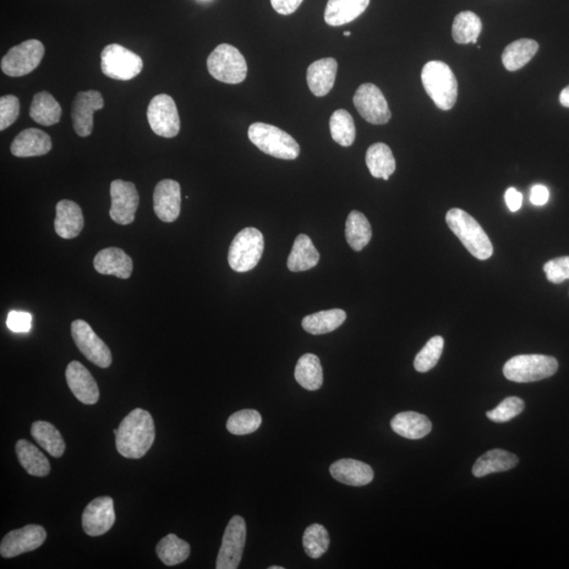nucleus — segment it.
<instances>
[{
	"mask_svg": "<svg viewBox=\"0 0 569 569\" xmlns=\"http://www.w3.org/2000/svg\"><path fill=\"white\" fill-rule=\"evenodd\" d=\"M83 528L90 537H100L110 530L115 523L114 502L110 497L93 500L83 513Z\"/></svg>",
	"mask_w": 569,
	"mask_h": 569,
	"instance_id": "nucleus-17",
	"label": "nucleus"
},
{
	"mask_svg": "<svg viewBox=\"0 0 569 569\" xmlns=\"http://www.w3.org/2000/svg\"><path fill=\"white\" fill-rule=\"evenodd\" d=\"M265 240L259 230L248 227L240 231L230 245L228 262L237 272L253 270L264 253Z\"/></svg>",
	"mask_w": 569,
	"mask_h": 569,
	"instance_id": "nucleus-7",
	"label": "nucleus"
},
{
	"mask_svg": "<svg viewBox=\"0 0 569 569\" xmlns=\"http://www.w3.org/2000/svg\"><path fill=\"white\" fill-rule=\"evenodd\" d=\"M32 315L24 311H11L8 315L7 326L11 331L25 333L31 330Z\"/></svg>",
	"mask_w": 569,
	"mask_h": 569,
	"instance_id": "nucleus-46",
	"label": "nucleus"
},
{
	"mask_svg": "<svg viewBox=\"0 0 569 569\" xmlns=\"http://www.w3.org/2000/svg\"><path fill=\"white\" fill-rule=\"evenodd\" d=\"M525 403L522 398L510 397L502 401L495 409L487 413V418L497 423H505L516 418L524 410Z\"/></svg>",
	"mask_w": 569,
	"mask_h": 569,
	"instance_id": "nucleus-43",
	"label": "nucleus"
},
{
	"mask_svg": "<svg viewBox=\"0 0 569 569\" xmlns=\"http://www.w3.org/2000/svg\"><path fill=\"white\" fill-rule=\"evenodd\" d=\"M45 46L37 40L21 42L10 49L2 59V70L11 78H21L30 74L41 64L45 56Z\"/></svg>",
	"mask_w": 569,
	"mask_h": 569,
	"instance_id": "nucleus-9",
	"label": "nucleus"
},
{
	"mask_svg": "<svg viewBox=\"0 0 569 569\" xmlns=\"http://www.w3.org/2000/svg\"><path fill=\"white\" fill-rule=\"evenodd\" d=\"M51 149L50 136L36 128L21 131L11 145V152L16 157L42 156Z\"/></svg>",
	"mask_w": 569,
	"mask_h": 569,
	"instance_id": "nucleus-20",
	"label": "nucleus"
},
{
	"mask_svg": "<svg viewBox=\"0 0 569 569\" xmlns=\"http://www.w3.org/2000/svg\"><path fill=\"white\" fill-rule=\"evenodd\" d=\"M446 223L456 237L461 240L468 253L480 261L490 259L494 247L482 226L467 212L453 208L447 212Z\"/></svg>",
	"mask_w": 569,
	"mask_h": 569,
	"instance_id": "nucleus-2",
	"label": "nucleus"
},
{
	"mask_svg": "<svg viewBox=\"0 0 569 569\" xmlns=\"http://www.w3.org/2000/svg\"><path fill=\"white\" fill-rule=\"evenodd\" d=\"M95 268L103 276H113L127 280L133 275V262L131 257L119 248H106L97 254Z\"/></svg>",
	"mask_w": 569,
	"mask_h": 569,
	"instance_id": "nucleus-21",
	"label": "nucleus"
},
{
	"mask_svg": "<svg viewBox=\"0 0 569 569\" xmlns=\"http://www.w3.org/2000/svg\"><path fill=\"white\" fill-rule=\"evenodd\" d=\"M370 0H328L324 19L327 25L340 27L352 23L368 8Z\"/></svg>",
	"mask_w": 569,
	"mask_h": 569,
	"instance_id": "nucleus-25",
	"label": "nucleus"
},
{
	"mask_svg": "<svg viewBox=\"0 0 569 569\" xmlns=\"http://www.w3.org/2000/svg\"><path fill=\"white\" fill-rule=\"evenodd\" d=\"M320 262V254L313 240L306 234H300L294 240L292 253L288 257V269L300 272L313 269Z\"/></svg>",
	"mask_w": 569,
	"mask_h": 569,
	"instance_id": "nucleus-27",
	"label": "nucleus"
},
{
	"mask_svg": "<svg viewBox=\"0 0 569 569\" xmlns=\"http://www.w3.org/2000/svg\"><path fill=\"white\" fill-rule=\"evenodd\" d=\"M443 348H444V338L436 336L427 344L417 354L414 360V368L419 372H427L435 368L439 362Z\"/></svg>",
	"mask_w": 569,
	"mask_h": 569,
	"instance_id": "nucleus-42",
	"label": "nucleus"
},
{
	"mask_svg": "<svg viewBox=\"0 0 569 569\" xmlns=\"http://www.w3.org/2000/svg\"><path fill=\"white\" fill-rule=\"evenodd\" d=\"M208 71L221 83L237 85L247 78L248 65L237 48L222 43L207 59Z\"/></svg>",
	"mask_w": 569,
	"mask_h": 569,
	"instance_id": "nucleus-5",
	"label": "nucleus"
},
{
	"mask_svg": "<svg viewBox=\"0 0 569 569\" xmlns=\"http://www.w3.org/2000/svg\"><path fill=\"white\" fill-rule=\"evenodd\" d=\"M366 165H368L372 177L376 178L390 179L391 175L396 171V160L390 147L383 142H376L368 148L366 153Z\"/></svg>",
	"mask_w": 569,
	"mask_h": 569,
	"instance_id": "nucleus-29",
	"label": "nucleus"
},
{
	"mask_svg": "<svg viewBox=\"0 0 569 569\" xmlns=\"http://www.w3.org/2000/svg\"><path fill=\"white\" fill-rule=\"evenodd\" d=\"M102 73L112 80H131L136 78L144 67L142 59L127 48L112 43L101 54Z\"/></svg>",
	"mask_w": 569,
	"mask_h": 569,
	"instance_id": "nucleus-8",
	"label": "nucleus"
},
{
	"mask_svg": "<svg viewBox=\"0 0 569 569\" xmlns=\"http://www.w3.org/2000/svg\"><path fill=\"white\" fill-rule=\"evenodd\" d=\"M272 8L281 15H290L295 12L304 0H270Z\"/></svg>",
	"mask_w": 569,
	"mask_h": 569,
	"instance_id": "nucleus-47",
	"label": "nucleus"
},
{
	"mask_svg": "<svg viewBox=\"0 0 569 569\" xmlns=\"http://www.w3.org/2000/svg\"><path fill=\"white\" fill-rule=\"evenodd\" d=\"M353 103L360 117L372 125H385L391 118V112L384 95L374 84L359 87Z\"/></svg>",
	"mask_w": 569,
	"mask_h": 569,
	"instance_id": "nucleus-13",
	"label": "nucleus"
},
{
	"mask_svg": "<svg viewBox=\"0 0 569 569\" xmlns=\"http://www.w3.org/2000/svg\"><path fill=\"white\" fill-rule=\"evenodd\" d=\"M345 237L354 251L363 250L372 238L370 223L362 212L352 211L347 217Z\"/></svg>",
	"mask_w": 569,
	"mask_h": 569,
	"instance_id": "nucleus-36",
	"label": "nucleus"
},
{
	"mask_svg": "<svg viewBox=\"0 0 569 569\" xmlns=\"http://www.w3.org/2000/svg\"><path fill=\"white\" fill-rule=\"evenodd\" d=\"M84 225L83 211L75 201L63 200L57 202L54 226L60 238L64 239L78 238L83 231Z\"/></svg>",
	"mask_w": 569,
	"mask_h": 569,
	"instance_id": "nucleus-22",
	"label": "nucleus"
},
{
	"mask_svg": "<svg viewBox=\"0 0 569 569\" xmlns=\"http://www.w3.org/2000/svg\"><path fill=\"white\" fill-rule=\"evenodd\" d=\"M65 379H67L70 391L80 402L93 405L100 399V390H98L95 377L78 360H73L68 365L67 370H65Z\"/></svg>",
	"mask_w": 569,
	"mask_h": 569,
	"instance_id": "nucleus-19",
	"label": "nucleus"
},
{
	"mask_svg": "<svg viewBox=\"0 0 569 569\" xmlns=\"http://www.w3.org/2000/svg\"><path fill=\"white\" fill-rule=\"evenodd\" d=\"M245 520L240 516H234L230 520L225 534H224L222 546L218 551L216 569H237L242 561L246 543Z\"/></svg>",
	"mask_w": 569,
	"mask_h": 569,
	"instance_id": "nucleus-12",
	"label": "nucleus"
},
{
	"mask_svg": "<svg viewBox=\"0 0 569 569\" xmlns=\"http://www.w3.org/2000/svg\"><path fill=\"white\" fill-rule=\"evenodd\" d=\"M71 333L80 352L87 360L101 368H108L112 363L110 349L91 326L83 320H76L71 325Z\"/></svg>",
	"mask_w": 569,
	"mask_h": 569,
	"instance_id": "nucleus-11",
	"label": "nucleus"
},
{
	"mask_svg": "<svg viewBox=\"0 0 569 569\" xmlns=\"http://www.w3.org/2000/svg\"><path fill=\"white\" fill-rule=\"evenodd\" d=\"M543 270L547 280L552 284H561L569 280V256L558 257L547 262Z\"/></svg>",
	"mask_w": 569,
	"mask_h": 569,
	"instance_id": "nucleus-45",
	"label": "nucleus"
},
{
	"mask_svg": "<svg viewBox=\"0 0 569 569\" xmlns=\"http://www.w3.org/2000/svg\"><path fill=\"white\" fill-rule=\"evenodd\" d=\"M391 429L409 440H420L430 434L432 425L424 414L414 412L398 413L391 421Z\"/></svg>",
	"mask_w": 569,
	"mask_h": 569,
	"instance_id": "nucleus-26",
	"label": "nucleus"
},
{
	"mask_svg": "<svg viewBox=\"0 0 569 569\" xmlns=\"http://www.w3.org/2000/svg\"><path fill=\"white\" fill-rule=\"evenodd\" d=\"M295 380L305 390L319 391L322 385V368L321 360L313 353H306L298 360L294 371Z\"/></svg>",
	"mask_w": 569,
	"mask_h": 569,
	"instance_id": "nucleus-33",
	"label": "nucleus"
},
{
	"mask_svg": "<svg viewBox=\"0 0 569 569\" xmlns=\"http://www.w3.org/2000/svg\"><path fill=\"white\" fill-rule=\"evenodd\" d=\"M261 424L262 417L259 412L254 409H244L233 413L228 419L227 429L230 434L245 436L259 429Z\"/></svg>",
	"mask_w": 569,
	"mask_h": 569,
	"instance_id": "nucleus-41",
	"label": "nucleus"
},
{
	"mask_svg": "<svg viewBox=\"0 0 569 569\" xmlns=\"http://www.w3.org/2000/svg\"><path fill=\"white\" fill-rule=\"evenodd\" d=\"M269 569H284L283 566H270Z\"/></svg>",
	"mask_w": 569,
	"mask_h": 569,
	"instance_id": "nucleus-51",
	"label": "nucleus"
},
{
	"mask_svg": "<svg viewBox=\"0 0 569 569\" xmlns=\"http://www.w3.org/2000/svg\"><path fill=\"white\" fill-rule=\"evenodd\" d=\"M427 95L441 110H451L458 98V81L450 65L443 62L427 63L421 74Z\"/></svg>",
	"mask_w": 569,
	"mask_h": 569,
	"instance_id": "nucleus-3",
	"label": "nucleus"
},
{
	"mask_svg": "<svg viewBox=\"0 0 569 569\" xmlns=\"http://www.w3.org/2000/svg\"><path fill=\"white\" fill-rule=\"evenodd\" d=\"M529 200L535 206H544L550 200V190L543 185H535L530 191Z\"/></svg>",
	"mask_w": 569,
	"mask_h": 569,
	"instance_id": "nucleus-48",
	"label": "nucleus"
},
{
	"mask_svg": "<svg viewBox=\"0 0 569 569\" xmlns=\"http://www.w3.org/2000/svg\"><path fill=\"white\" fill-rule=\"evenodd\" d=\"M190 551L189 543L174 534L167 535L156 546L158 558L167 566L178 565L187 560Z\"/></svg>",
	"mask_w": 569,
	"mask_h": 569,
	"instance_id": "nucleus-38",
	"label": "nucleus"
},
{
	"mask_svg": "<svg viewBox=\"0 0 569 569\" xmlns=\"http://www.w3.org/2000/svg\"><path fill=\"white\" fill-rule=\"evenodd\" d=\"M153 202H155L156 215L162 222L177 221L182 206L179 184L173 179L161 180L155 189Z\"/></svg>",
	"mask_w": 569,
	"mask_h": 569,
	"instance_id": "nucleus-18",
	"label": "nucleus"
},
{
	"mask_svg": "<svg viewBox=\"0 0 569 569\" xmlns=\"http://www.w3.org/2000/svg\"><path fill=\"white\" fill-rule=\"evenodd\" d=\"M330 133L333 140L343 147H350L355 140V125L352 114L340 109L333 112L330 120Z\"/></svg>",
	"mask_w": 569,
	"mask_h": 569,
	"instance_id": "nucleus-39",
	"label": "nucleus"
},
{
	"mask_svg": "<svg viewBox=\"0 0 569 569\" xmlns=\"http://www.w3.org/2000/svg\"><path fill=\"white\" fill-rule=\"evenodd\" d=\"M558 368V360L549 355L522 354L508 360L503 374L512 382L532 383L554 376Z\"/></svg>",
	"mask_w": 569,
	"mask_h": 569,
	"instance_id": "nucleus-6",
	"label": "nucleus"
},
{
	"mask_svg": "<svg viewBox=\"0 0 569 569\" xmlns=\"http://www.w3.org/2000/svg\"><path fill=\"white\" fill-rule=\"evenodd\" d=\"M346 313L342 309L320 311L304 317L302 326L310 335H326L338 330L346 321Z\"/></svg>",
	"mask_w": 569,
	"mask_h": 569,
	"instance_id": "nucleus-34",
	"label": "nucleus"
},
{
	"mask_svg": "<svg viewBox=\"0 0 569 569\" xmlns=\"http://www.w3.org/2000/svg\"><path fill=\"white\" fill-rule=\"evenodd\" d=\"M337 72L335 58H322L311 64L307 70V84L311 93L316 97L326 96L335 86Z\"/></svg>",
	"mask_w": 569,
	"mask_h": 569,
	"instance_id": "nucleus-24",
	"label": "nucleus"
},
{
	"mask_svg": "<svg viewBox=\"0 0 569 569\" xmlns=\"http://www.w3.org/2000/svg\"><path fill=\"white\" fill-rule=\"evenodd\" d=\"M105 106L101 92L95 90L81 91L76 95L72 103L73 128L80 138L91 135L95 125V112Z\"/></svg>",
	"mask_w": 569,
	"mask_h": 569,
	"instance_id": "nucleus-15",
	"label": "nucleus"
},
{
	"mask_svg": "<svg viewBox=\"0 0 569 569\" xmlns=\"http://www.w3.org/2000/svg\"><path fill=\"white\" fill-rule=\"evenodd\" d=\"M481 32H482V20L472 11L459 13L453 20L452 37L461 45L477 43Z\"/></svg>",
	"mask_w": 569,
	"mask_h": 569,
	"instance_id": "nucleus-37",
	"label": "nucleus"
},
{
	"mask_svg": "<svg viewBox=\"0 0 569 569\" xmlns=\"http://www.w3.org/2000/svg\"><path fill=\"white\" fill-rule=\"evenodd\" d=\"M147 118L153 133L162 138L173 139L179 133V115L171 96L160 95L153 97L148 106Z\"/></svg>",
	"mask_w": 569,
	"mask_h": 569,
	"instance_id": "nucleus-10",
	"label": "nucleus"
},
{
	"mask_svg": "<svg viewBox=\"0 0 569 569\" xmlns=\"http://www.w3.org/2000/svg\"><path fill=\"white\" fill-rule=\"evenodd\" d=\"M114 435L120 455L127 459H140L155 443V421L146 410L136 408L122 421Z\"/></svg>",
	"mask_w": 569,
	"mask_h": 569,
	"instance_id": "nucleus-1",
	"label": "nucleus"
},
{
	"mask_svg": "<svg viewBox=\"0 0 569 569\" xmlns=\"http://www.w3.org/2000/svg\"><path fill=\"white\" fill-rule=\"evenodd\" d=\"M249 140L266 155L293 161L300 156V148L292 135L269 124L254 123L248 130Z\"/></svg>",
	"mask_w": 569,
	"mask_h": 569,
	"instance_id": "nucleus-4",
	"label": "nucleus"
},
{
	"mask_svg": "<svg viewBox=\"0 0 569 569\" xmlns=\"http://www.w3.org/2000/svg\"><path fill=\"white\" fill-rule=\"evenodd\" d=\"M46 539L45 528L40 525H27L23 528L12 530L4 535L2 544H0V554L10 559V558L37 550Z\"/></svg>",
	"mask_w": 569,
	"mask_h": 569,
	"instance_id": "nucleus-16",
	"label": "nucleus"
},
{
	"mask_svg": "<svg viewBox=\"0 0 569 569\" xmlns=\"http://www.w3.org/2000/svg\"><path fill=\"white\" fill-rule=\"evenodd\" d=\"M330 544V534L321 524H313L306 528L303 535V546L311 559H320L324 556Z\"/></svg>",
	"mask_w": 569,
	"mask_h": 569,
	"instance_id": "nucleus-40",
	"label": "nucleus"
},
{
	"mask_svg": "<svg viewBox=\"0 0 569 569\" xmlns=\"http://www.w3.org/2000/svg\"><path fill=\"white\" fill-rule=\"evenodd\" d=\"M560 102L563 107L569 108V86L562 90Z\"/></svg>",
	"mask_w": 569,
	"mask_h": 569,
	"instance_id": "nucleus-50",
	"label": "nucleus"
},
{
	"mask_svg": "<svg viewBox=\"0 0 569 569\" xmlns=\"http://www.w3.org/2000/svg\"><path fill=\"white\" fill-rule=\"evenodd\" d=\"M19 461L31 475L46 477L50 474L51 467L49 459L35 445L27 440H19L15 446Z\"/></svg>",
	"mask_w": 569,
	"mask_h": 569,
	"instance_id": "nucleus-30",
	"label": "nucleus"
},
{
	"mask_svg": "<svg viewBox=\"0 0 569 569\" xmlns=\"http://www.w3.org/2000/svg\"><path fill=\"white\" fill-rule=\"evenodd\" d=\"M539 50V43L522 38L511 43L503 52L502 62L506 70L514 72L527 65Z\"/></svg>",
	"mask_w": 569,
	"mask_h": 569,
	"instance_id": "nucleus-32",
	"label": "nucleus"
},
{
	"mask_svg": "<svg viewBox=\"0 0 569 569\" xmlns=\"http://www.w3.org/2000/svg\"><path fill=\"white\" fill-rule=\"evenodd\" d=\"M519 459L512 452L503 450H492L484 453L474 465V477H485L487 474L507 472L517 467Z\"/></svg>",
	"mask_w": 569,
	"mask_h": 569,
	"instance_id": "nucleus-28",
	"label": "nucleus"
},
{
	"mask_svg": "<svg viewBox=\"0 0 569 569\" xmlns=\"http://www.w3.org/2000/svg\"><path fill=\"white\" fill-rule=\"evenodd\" d=\"M62 107L47 91H42L33 97L30 107V117L34 122L42 125H53L62 118Z\"/></svg>",
	"mask_w": 569,
	"mask_h": 569,
	"instance_id": "nucleus-31",
	"label": "nucleus"
},
{
	"mask_svg": "<svg viewBox=\"0 0 569 569\" xmlns=\"http://www.w3.org/2000/svg\"><path fill=\"white\" fill-rule=\"evenodd\" d=\"M20 112V102L14 95L0 98V131H4L18 120Z\"/></svg>",
	"mask_w": 569,
	"mask_h": 569,
	"instance_id": "nucleus-44",
	"label": "nucleus"
},
{
	"mask_svg": "<svg viewBox=\"0 0 569 569\" xmlns=\"http://www.w3.org/2000/svg\"><path fill=\"white\" fill-rule=\"evenodd\" d=\"M111 209L112 221L119 225L127 226L135 220L139 209L140 195L135 185L122 179L111 183Z\"/></svg>",
	"mask_w": 569,
	"mask_h": 569,
	"instance_id": "nucleus-14",
	"label": "nucleus"
},
{
	"mask_svg": "<svg viewBox=\"0 0 569 569\" xmlns=\"http://www.w3.org/2000/svg\"><path fill=\"white\" fill-rule=\"evenodd\" d=\"M31 435L38 445L47 451L49 455L54 458H60L64 455L65 443L56 426L46 422V421H37L31 427Z\"/></svg>",
	"mask_w": 569,
	"mask_h": 569,
	"instance_id": "nucleus-35",
	"label": "nucleus"
},
{
	"mask_svg": "<svg viewBox=\"0 0 569 569\" xmlns=\"http://www.w3.org/2000/svg\"><path fill=\"white\" fill-rule=\"evenodd\" d=\"M344 35L345 36H350V35H352V32H349V31L344 32Z\"/></svg>",
	"mask_w": 569,
	"mask_h": 569,
	"instance_id": "nucleus-52",
	"label": "nucleus"
},
{
	"mask_svg": "<svg viewBox=\"0 0 569 569\" xmlns=\"http://www.w3.org/2000/svg\"><path fill=\"white\" fill-rule=\"evenodd\" d=\"M505 201L508 209L517 212L523 205V195L516 188H508L505 193Z\"/></svg>",
	"mask_w": 569,
	"mask_h": 569,
	"instance_id": "nucleus-49",
	"label": "nucleus"
},
{
	"mask_svg": "<svg viewBox=\"0 0 569 569\" xmlns=\"http://www.w3.org/2000/svg\"><path fill=\"white\" fill-rule=\"evenodd\" d=\"M330 474L338 482L358 487L369 484L375 477L368 464L353 459H342L331 464Z\"/></svg>",
	"mask_w": 569,
	"mask_h": 569,
	"instance_id": "nucleus-23",
	"label": "nucleus"
}]
</instances>
